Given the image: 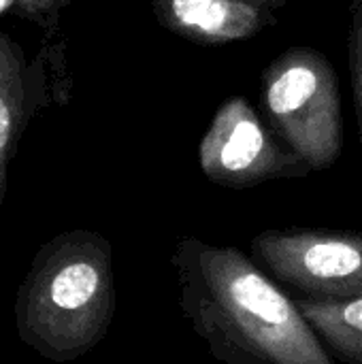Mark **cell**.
Wrapping results in <instances>:
<instances>
[{
  "label": "cell",
  "mask_w": 362,
  "mask_h": 364,
  "mask_svg": "<svg viewBox=\"0 0 362 364\" xmlns=\"http://www.w3.org/2000/svg\"><path fill=\"white\" fill-rule=\"evenodd\" d=\"M350 68H352V87H354V105L358 115L362 141V0L352 4V28H350Z\"/></svg>",
  "instance_id": "10"
},
{
  "label": "cell",
  "mask_w": 362,
  "mask_h": 364,
  "mask_svg": "<svg viewBox=\"0 0 362 364\" xmlns=\"http://www.w3.org/2000/svg\"><path fill=\"white\" fill-rule=\"evenodd\" d=\"M262 113L271 130L312 171L331 168L344 145L341 94L333 64L312 47H290L262 73Z\"/></svg>",
  "instance_id": "3"
},
{
  "label": "cell",
  "mask_w": 362,
  "mask_h": 364,
  "mask_svg": "<svg viewBox=\"0 0 362 364\" xmlns=\"http://www.w3.org/2000/svg\"><path fill=\"white\" fill-rule=\"evenodd\" d=\"M250 256L292 299L348 301L362 296V232L271 228L252 239Z\"/></svg>",
  "instance_id": "4"
},
{
  "label": "cell",
  "mask_w": 362,
  "mask_h": 364,
  "mask_svg": "<svg viewBox=\"0 0 362 364\" xmlns=\"http://www.w3.org/2000/svg\"><path fill=\"white\" fill-rule=\"evenodd\" d=\"M19 337L41 356L70 363L92 352L115 316L113 250L92 230H68L32 260L15 305Z\"/></svg>",
  "instance_id": "2"
},
{
  "label": "cell",
  "mask_w": 362,
  "mask_h": 364,
  "mask_svg": "<svg viewBox=\"0 0 362 364\" xmlns=\"http://www.w3.org/2000/svg\"><path fill=\"white\" fill-rule=\"evenodd\" d=\"M294 303L335 360L362 364V296L348 301L294 299Z\"/></svg>",
  "instance_id": "8"
},
{
  "label": "cell",
  "mask_w": 362,
  "mask_h": 364,
  "mask_svg": "<svg viewBox=\"0 0 362 364\" xmlns=\"http://www.w3.org/2000/svg\"><path fill=\"white\" fill-rule=\"evenodd\" d=\"M239 2L254 4V6H260V9H269V11H277V9L286 6L290 0H239Z\"/></svg>",
  "instance_id": "11"
},
{
  "label": "cell",
  "mask_w": 362,
  "mask_h": 364,
  "mask_svg": "<svg viewBox=\"0 0 362 364\" xmlns=\"http://www.w3.org/2000/svg\"><path fill=\"white\" fill-rule=\"evenodd\" d=\"M15 11L23 17L34 21L47 36V45L53 38H62L60 34V15L68 6L70 0H11Z\"/></svg>",
  "instance_id": "9"
},
{
  "label": "cell",
  "mask_w": 362,
  "mask_h": 364,
  "mask_svg": "<svg viewBox=\"0 0 362 364\" xmlns=\"http://www.w3.org/2000/svg\"><path fill=\"white\" fill-rule=\"evenodd\" d=\"M179 309L222 364H337L294 299L245 252L196 237L175 243Z\"/></svg>",
  "instance_id": "1"
},
{
  "label": "cell",
  "mask_w": 362,
  "mask_h": 364,
  "mask_svg": "<svg viewBox=\"0 0 362 364\" xmlns=\"http://www.w3.org/2000/svg\"><path fill=\"white\" fill-rule=\"evenodd\" d=\"M198 162L209 181L233 190L312 173V166L271 130L245 96H230L220 105L198 145Z\"/></svg>",
  "instance_id": "5"
},
{
  "label": "cell",
  "mask_w": 362,
  "mask_h": 364,
  "mask_svg": "<svg viewBox=\"0 0 362 364\" xmlns=\"http://www.w3.org/2000/svg\"><path fill=\"white\" fill-rule=\"evenodd\" d=\"M64 68V49L47 45L34 58L0 30V207L9 188V171L19 141L34 117L53 98Z\"/></svg>",
  "instance_id": "6"
},
{
  "label": "cell",
  "mask_w": 362,
  "mask_h": 364,
  "mask_svg": "<svg viewBox=\"0 0 362 364\" xmlns=\"http://www.w3.org/2000/svg\"><path fill=\"white\" fill-rule=\"evenodd\" d=\"M151 9L160 26L198 45L245 41L277 23L275 11L239 0H151Z\"/></svg>",
  "instance_id": "7"
}]
</instances>
